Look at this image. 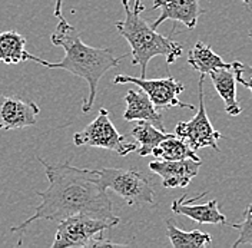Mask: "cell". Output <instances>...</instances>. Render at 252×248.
<instances>
[{
    "label": "cell",
    "mask_w": 252,
    "mask_h": 248,
    "mask_svg": "<svg viewBox=\"0 0 252 248\" xmlns=\"http://www.w3.org/2000/svg\"><path fill=\"white\" fill-rule=\"evenodd\" d=\"M37 161L43 165L49 186L46 191H37L40 204L34 214L20 225L12 227V233L25 231L32 222L39 219L58 221L86 214L100 219H119L113 214V205L106 188L100 181L99 170H86L63 164H49L40 156Z\"/></svg>",
    "instance_id": "cell-1"
},
{
    "label": "cell",
    "mask_w": 252,
    "mask_h": 248,
    "mask_svg": "<svg viewBox=\"0 0 252 248\" xmlns=\"http://www.w3.org/2000/svg\"><path fill=\"white\" fill-rule=\"evenodd\" d=\"M50 40L55 46L62 47L64 50V58L62 61L52 63L37 56H33L32 61L47 69H62L70 72L75 76L85 79L89 86V95L83 101L82 110L85 113L91 112L96 99V91L100 78L109 69L119 66V63L126 58V55L116 58L113 56L112 49H99L86 45L82 40L78 29L69 25L64 17L59 19L56 31L50 36Z\"/></svg>",
    "instance_id": "cell-2"
},
{
    "label": "cell",
    "mask_w": 252,
    "mask_h": 248,
    "mask_svg": "<svg viewBox=\"0 0 252 248\" xmlns=\"http://www.w3.org/2000/svg\"><path fill=\"white\" fill-rule=\"evenodd\" d=\"M122 4L125 9V19L116 22L115 26L130 46L132 65H141L142 78L146 76L148 63L155 56H163L166 65H172L184 53L182 45L149 26L139 16V12L133 10L129 0H122Z\"/></svg>",
    "instance_id": "cell-3"
},
{
    "label": "cell",
    "mask_w": 252,
    "mask_h": 248,
    "mask_svg": "<svg viewBox=\"0 0 252 248\" xmlns=\"http://www.w3.org/2000/svg\"><path fill=\"white\" fill-rule=\"evenodd\" d=\"M119 219H100L86 214H76L59 222L52 248L115 247L119 244L110 243L103 231L113 228Z\"/></svg>",
    "instance_id": "cell-4"
},
{
    "label": "cell",
    "mask_w": 252,
    "mask_h": 248,
    "mask_svg": "<svg viewBox=\"0 0 252 248\" xmlns=\"http://www.w3.org/2000/svg\"><path fill=\"white\" fill-rule=\"evenodd\" d=\"M76 146H94L103 148L116 152L118 155L126 156L130 152L138 151L136 142H127L126 137L121 135L113 126L109 118V110L99 109V115L83 131L73 135Z\"/></svg>",
    "instance_id": "cell-5"
},
{
    "label": "cell",
    "mask_w": 252,
    "mask_h": 248,
    "mask_svg": "<svg viewBox=\"0 0 252 248\" xmlns=\"http://www.w3.org/2000/svg\"><path fill=\"white\" fill-rule=\"evenodd\" d=\"M100 181L106 189H113L130 207H139L142 204L155 201V191L149 179L133 170L121 168H102L99 170Z\"/></svg>",
    "instance_id": "cell-6"
},
{
    "label": "cell",
    "mask_w": 252,
    "mask_h": 248,
    "mask_svg": "<svg viewBox=\"0 0 252 248\" xmlns=\"http://www.w3.org/2000/svg\"><path fill=\"white\" fill-rule=\"evenodd\" d=\"M204 80L205 75L199 76L198 80V98H199V105L196 115L187 122H178L175 126V134L182 138V140L188 141L192 145L193 149H201V148H212L215 151H220L218 146V141L222 138L218 131L214 129V126L211 124L208 115H206V109H205V95H204Z\"/></svg>",
    "instance_id": "cell-7"
},
{
    "label": "cell",
    "mask_w": 252,
    "mask_h": 248,
    "mask_svg": "<svg viewBox=\"0 0 252 248\" xmlns=\"http://www.w3.org/2000/svg\"><path fill=\"white\" fill-rule=\"evenodd\" d=\"M113 83H133L139 86L142 91L148 93L151 101L159 109L166 108H185L195 109L193 105L184 104L178 99V96L185 91L184 83L178 82L172 76L165 79H146L142 76H127V75H118L113 79Z\"/></svg>",
    "instance_id": "cell-8"
},
{
    "label": "cell",
    "mask_w": 252,
    "mask_h": 248,
    "mask_svg": "<svg viewBox=\"0 0 252 248\" xmlns=\"http://www.w3.org/2000/svg\"><path fill=\"white\" fill-rule=\"evenodd\" d=\"M39 113L40 108L33 101L0 93V131L33 126L37 122Z\"/></svg>",
    "instance_id": "cell-9"
},
{
    "label": "cell",
    "mask_w": 252,
    "mask_h": 248,
    "mask_svg": "<svg viewBox=\"0 0 252 248\" xmlns=\"http://www.w3.org/2000/svg\"><path fill=\"white\" fill-rule=\"evenodd\" d=\"M201 159L187 158L181 161L159 159L149 164V170L162 178V185L165 188H187L192 178L198 175Z\"/></svg>",
    "instance_id": "cell-10"
},
{
    "label": "cell",
    "mask_w": 252,
    "mask_h": 248,
    "mask_svg": "<svg viewBox=\"0 0 252 248\" xmlns=\"http://www.w3.org/2000/svg\"><path fill=\"white\" fill-rule=\"evenodd\" d=\"M152 9L160 10V15L152 25L154 29H158L166 20H172L181 22L187 29L193 31L202 15L198 0H155Z\"/></svg>",
    "instance_id": "cell-11"
},
{
    "label": "cell",
    "mask_w": 252,
    "mask_h": 248,
    "mask_svg": "<svg viewBox=\"0 0 252 248\" xmlns=\"http://www.w3.org/2000/svg\"><path fill=\"white\" fill-rule=\"evenodd\" d=\"M208 192L204 191L202 194H199L195 198L188 200L187 195L181 197L179 200H175L171 205L173 214L176 215H184L188 217L193 221H196L198 224H212V225H226L228 221L226 217L222 214L218 208V201L212 200V201L205 202V204H195L199 201L201 198H204Z\"/></svg>",
    "instance_id": "cell-12"
},
{
    "label": "cell",
    "mask_w": 252,
    "mask_h": 248,
    "mask_svg": "<svg viewBox=\"0 0 252 248\" xmlns=\"http://www.w3.org/2000/svg\"><path fill=\"white\" fill-rule=\"evenodd\" d=\"M126 109L124 112L125 121H146L157 125L158 128L165 129L162 115L159 113V108L151 101L145 91H127L125 96Z\"/></svg>",
    "instance_id": "cell-13"
},
{
    "label": "cell",
    "mask_w": 252,
    "mask_h": 248,
    "mask_svg": "<svg viewBox=\"0 0 252 248\" xmlns=\"http://www.w3.org/2000/svg\"><path fill=\"white\" fill-rule=\"evenodd\" d=\"M209 76L215 91L225 104V112L231 116H238L242 109L236 99V78L232 68L217 69L211 72Z\"/></svg>",
    "instance_id": "cell-14"
},
{
    "label": "cell",
    "mask_w": 252,
    "mask_h": 248,
    "mask_svg": "<svg viewBox=\"0 0 252 248\" xmlns=\"http://www.w3.org/2000/svg\"><path fill=\"white\" fill-rule=\"evenodd\" d=\"M26 37L15 31L0 32V62L17 65L33 59L26 49Z\"/></svg>",
    "instance_id": "cell-15"
},
{
    "label": "cell",
    "mask_w": 252,
    "mask_h": 248,
    "mask_svg": "<svg viewBox=\"0 0 252 248\" xmlns=\"http://www.w3.org/2000/svg\"><path fill=\"white\" fill-rule=\"evenodd\" d=\"M188 63L201 75H209L211 72L223 68H232L231 63L223 62L220 55H217L209 46L202 42H196L189 50Z\"/></svg>",
    "instance_id": "cell-16"
},
{
    "label": "cell",
    "mask_w": 252,
    "mask_h": 248,
    "mask_svg": "<svg viewBox=\"0 0 252 248\" xmlns=\"http://www.w3.org/2000/svg\"><path fill=\"white\" fill-rule=\"evenodd\" d=\"M132 137L138 143L139 156H148L152 155L155 148L159 146L162 141L171 137V134H168L165 129H160L151 122L139 121V124L132 129Z\"/></svg>",
    "instance_id": "cell-17"
},
{
    "label": "cell",
    "mask_w": 252,
    "mask_h": 248,
    "mask_svg": "<svg viewBox=\"0 0 252 248\" xmlns=\"http://www.w3.org/2000/svg\"><path fill=\"white\" fill-rule=\"evenodd\" d=\"M166 237L175 248H204L212 244V238L209 234L202 233L199 230L188 233L182 231L176 227V222L173 219L166 221Z\"/></svg>",
    "instance_id": "cell-18"
},
{
    "label": "cell",
    "mask_w": 252,
    "mask_h": 248,
    "mask_svg": "<svg viewBox=\"0 0 252 248\" xmlns=\"http://www.w3.org/2000/svg\"><path fill=\"white\" fill-rule=\"evenodd\" d=\"M152 155L157 156L158 159H166V161H181L187 158L199 159V156L196 155V149L192 148L188 141L179 138L176 134L175 135L171 134V137L162 141L159 146L155 148Z\"/></svg>",
    "instance_id": "cell-19"
},
{
    "label": "cell",
    "mask_w": 252,
    "mask_h": 248,
    "mask_svg": "<svg viewBox=\"0 0 252 248\" xmlns=\"http://www.w3.org/2000/svg\"><path fill=\"white\" fill-rule=\"evenodd\" d=\"M231 227L238 231V238L232 247L236 248L239 246H245V244L252 246V204H250L245 208L242 221L231 225Z\"/></svg>",
    "instance_id": "cell-20"
},
{
    "label": "cell",
    "mask_w": 252,
    "mask_h": 248,
    "mask_svg": "<svg viewBox=\"0 0 252 248\" xmlns=\"http://www.w3.org/2000/svg\"><path fill=\"white\" fill-rule=\"evenodd\" d=\"M232 65V71L235 73L236 82L247 86L252 93V66L248 65V63H242V62H235L231 63Z\"/></svg>",
    "instance_id": "cell-21"
},
{
    "label": "cell",
    "mask_w": 252,
    "mask_h": 248,
    "mask_svg": "<svg viewBox=\"0 0 252 248\" xmlns=\"http://www.w3.org/2000/svg\"><path fill=\"white\" fill-rule=\"evenodd\" d=\"M62 4L63 0H56V4H55V17L56 19H62Z\"/></svg>",
    "instance_id": "cell-22"
},
{
    "label": "cell",
    "mask_w": 252,
    "mask_h": 248,
    "mask_svg": "<svg viewBox=\"0 0 252 248\" xmlns=\"http://www.w3.org/2000/svg\"><path fill=\"white\" fill-rule=\"evenodd\" d=\"M146 7L142 4V0H135V6H133V10H136V12H139L141 13L142 10H145Z\"/></svg>",
    "instance_id": "cell-23"
},
{
    "label": "cell",
    "mask_w": 252,
    "mask_h": 248,
    "mask_svg": "<svg viewBox=\"0 0 252 248\" xmlns=\"http://www.w3.org/2000/svg\"><path fill=\"white\" fill-rule=\"evenodd\" d=\"M242 3L247 6V9H248V10L252 13V0H242Z\"/></svg>",
    "instance_id": "cell-24"
},
{
    "label": "cell",
    "mask_w": 252,
    "mask_h": 248,
    "mask_svg": "<svg viewBox=\"0 0 252 248\" xmlns=\"http://www.w3.org/2000/svg\"><path fill=\"white\" fill-rule=\"evenodd\" d=\"M129 3H130V4H132V7H133V6H135V0H129Z\"/></svg>",
    "instance_id": "cell-25"
},
{
    "label": "cell",
    "mask_w": 252,
    "mask_h": 248,
    "mask_svg": "<svg viewBox=\"0 0 252 248\" xmlns=\"http://www.w3.org/2000/svg\"><path fill=\"white\" fill-rule=\"evenodd\" d=\"M250 39H251V40H252V31L250 32Z\"/></svg>",
    "instance_id": "cell-26"
}]
</instances>
